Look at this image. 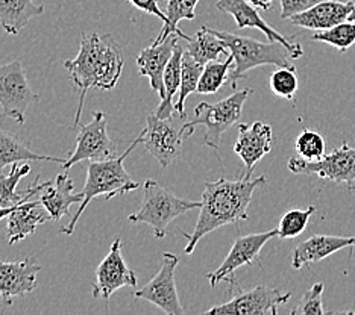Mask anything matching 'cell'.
Listing matches in <instances>:
<instances>
[{
  "label": "cell",
  "instance_id": "cell-1",
  "mask_svg": "<svg viewBox=\"0 0 355 315\" xmlns=\"http://www.w3.org/2000/svg\"><path fill=\"white\" fill-rule=\"evenodd\" d=\"M125 55L111 34L85 32L76 58L64 61L70 79L79 88V103L73 126H79L88 90H112L122 76Z\"/></svg>",
  "mask_w": 355,
  "mask_h": 315
},
{
  "label": "cell",
  "instance_id": "cell-2",
  "mask_svg": "<svg viewBox=\"0 0 355 315\" xmlns=\"http://www.w3.org/2000/svg\"><path fill=\"white\" fill-rule=\"evenodd\" d=\"M266 182H268L266 176H258L254 179L243 177L237 181L222 177L216 182H207L195 229L191 233H182L184 238L189 241L184 252L191 255L200 240L222 226L248 220V208L251 205L254 192L258 187L266 185Z\"/></svg>",
  "mask_w": 355,
  "mask_h": 315
},
{
  "label": "cell",
  "instance_id": "cell-3",
  "mask_svg": "<svg viewBox=\"0 0 355 315\" xmlns=\"http://www.w3.org/2000/svg\"><path fill=\"white\" fill-rule=\"evenodd\" d=\"M140 143L141 138L139 135V138L134 140L132 144L129 145L120 156L107 161H92V163L88 164L87 181L84 183L83 191H80L84 194V200L83 204L79 205L76 214L71 217L70 223L62 228V233H66V235H71V233H73L80 215L84 214L87 206L90 205V201L93 199L105 196V199L108 200L114 196H120V194L135 191L140 187V183L135 182L132 177L128 174L125 168V159Z\"/></svg>",
  "mask_w": 355,
  "mask_h": 315
},
{
  "label": "cell",
  "instance_id": "cell-4",
  "mask_svg": "<svg viewBox=\"0 0 355 315\" xmlns=\"http://www.w3.org/2000/svg\"><path fill=\"white\" fill-rule=\"evenodd\" d=\"M214 35L222 38L227 43L234 58V69L230 73V84L232 88L237 87L240 79H245L252 69L261 66L275 67H295V56L288 48L278 42L261 43L258 39L240 37L227 30H216L208 28Z\"/></svg>",
  "mask_w": 355,
  "mask_h": 315
},
{
  "label": "cell",
  "instance_id": "cell-5",
  "mask_svg": "<svg viewBox=\"0 0 355 315\" xmlns=\"http://www.w3.org/2000/svg\"><path fill=\"white\" fill-rule=\"evenodd\" d=\"M196 208H200V201L178 197L157 181L148 179L143 185L141 208L128 218L132 223L149 224L153 231V235L158 240H163L166 237L168 224L175 218L187 214Z\"/></svg>",
  "mask_w": 355,
  "mask_h": 315
},
{
  "label": "cell",
  "instance_id": "cell-6",
  "mask_svg": "<svg viewBox=\"0 0 355 315\" xmlns=\"http://www.w3.org/2000/svg\"><path fill=\"white\" fill-rule=\"evenodd\" d=\"M251 94V88H245V90H239L230 97H227V99L217 103H199L195 108V120L187 121V123H184L181 126L182 131L185 132V136H190L195 132L196 126L202 125L205 126L204 144L207 147L217 150L220 145L222 135L227 132L231 126L239 123L245 102Z\"/></svg>",
  "mask_w": 355,
  "mask_h": 315
},
{
  "label": "cell",
  "instance_id": "cell-7",
  "mask_svg": "<svg viewBox=\"0 0 355 315\" xmlns=\"http://www.w3.org/2000/svg\"><path fill=\"white\" fill-rule=\"evenodd\" d=\"M232 297L231 300L225 302L219 306L208 309L207 314L216 315H266L272 314L277 315L278 308L286 305L292 293L282 291L279 288H269V287H255L252 289H241L239 282L231 284Z\"/></svg>",
  "mask_w": 355,
  "mask_h": 315
},
{
  "label": "cell",
  "instance_id": "cell-8",
  "mask_svg": "<svg viewBox=\"0 0 355 315\" xmlns=\"http://www.w3.org/2000/svg\"><path fill=\"white\" fill-rule=\"evenodd\" d=\"M38 102L40 96L32 91L21 62L15 60L0 64V107L3 116L23 125L28 108Z\"/></svg>",
  "mask_w": 355,
  "mask_h": 315
},
{
  "label": "cell",
  "instance_id": "cell-9",
  "mask_svg": "<svg viewBox=\"0 0 355 315\" xmlns=\"http://www.w3.org/2000/svg\"><path fill=\"white\" fill-rule=\"evenodd\" d=\"M117 156L116 143L108 135V118L102 111L93 112V121L80 125L76 149L64 161L62 170H70L83 161H107Z\"/></svg>",
  "mask_w": 355,
  "mask_h": 315
},
{
  "label": "cell",
  "instance_id": "cell-10",
  "mask_svg": "<svg viewBox=\"0 0 355 315\" xmlns=\"http://www.w3.org/2000/svg\"><path fill=\"white\" fill-rule=\"evenodd\" d=\"M287 167L295 174H316L336 183H352L355 182V147L345 141L340 147L325 153L319 161L293 156L288 159Z\"/></svg>",
  "mask_w": 355,
  "mask_h": 315
},
{
  "label": "cell",
  "instance_id": "cell-11",
  "mask_svg": "<svg viewBox=\"0 0 355 315\" xmlns=\"http://www.w3.org/2000/svg\"><path fill=\"white\" fill-rule=\"evenodd\" d=\"M184 135L182 127H176L172 120L158 118L155 114H150L146 120V127L140 134V144L158 161L161 167L167 168L182 155Z\"/></svg>",
  "mask_w": 355,
  "mask_h": 315
},
{
  "label": "cell",
  "instance_id": "cell-12",
  "mask_svg": "<svg viewBox=\"0 0 355 315\" xmlns=\"http://www.w3.org/2000/svg\"><path fill=\"white\" fill-rule=\"evenodd\" d=\"M278 237V229H272L261 233H249V235L239 237L230 250V253L225 258L220 267L211 273L207 274L209 285L217 287L220 282L227 280L230 284L237 282L236 271L240 267L251 265L258 260L261 249L269 242L272 238Z\"/></svg>",
  "mask_w": 355,
  "mask_h": 315
},
{
  "label": "cell",
  "instance_id": "cell-13",
  "mask_svg": "<svg viewBox=\"0 0 355 315\" xmlns=\"http://www.w3.org/2000/svg\"><path fill=\"white\" fill-rule=\"evenodd\" d=\"M178 264H180V260L176 255L168 252L163 253L159 271L150 279L149 284L141 289L134 291V296L158 306L167 315H184L175 284V269Z\"/></svg>",
  "mask_w": 355,
  "mask_h": 315
},
{
  "label": "cell",
  "instance_id": "cell-14",
  "mask_svg": "<svg viewBox=\"0 0 355 315\" xmlns=\"http://www.w3.org/2000/svg\"><path fill=\"white\" fill-rule=\"evenodd\" d=\"M123 241L116 238L105 260L96 269L93 296L96 298H110L123 287H137V274L129 269L123 260Z\"/></svg>",
  "mask_w": 355,
  "mask_h": 315
},
{
  "label": "cell",
  "instance_id": "cell-15",
  "mask_svg": "<svg viewBox=\"0 0 355 315\" xmlns=\"http://www.w3.org/2000/svg\"><path fill=\"white\" fill-rule=\"evenodd\" d=\"M34 192V199L40 200L47 211H49L53 222H60L64 215H70L71 205H80L84 200V194H75V183L69 176V170L58 174L53 181L40 182V177L34 185L29 187Z\"/></svg>",
  "mask_w": 355,
  "mask_h": 315
},
{
  "label": "cell",
  "instance_id": "cell-16",
  "mask_svg": "<svg viewBox=\"0 0 355 315\" xmlns=\"http://www.w3.org/2000/svg\"><path fill=\"white\" fill-rule=\"evenodd\" d=\"M216 6L217 10H220L222 12L232 15L240 29H260L263 34L269 38V42H278L284 44L288 51L293 53L295 60L302 58L304 56L302 46L300 43H295L290 37L282 35L277 29H273L270 24L261 17L260 12L257 11V8L252 3H249L248 0H219Z\"/></svg>",
  "mask_w": 355,
  "mask_h": 315
},
{
  "label": "cell",
  "instance_id": "cell-17",
  "mask_svg": "<svg viewBox=\"0 0 355 315\" xmlns=\"http://www.w3.org/2000/svg\"><path fill=\"white\" fill-rule=\"evenodd\" d=\"M42 265L35 256H28L20 262L0 261V298L3 305H12L15 297H23L37 287V274Z\"/></svg>",
  "mask_w": 355,
  "mask_h": 315
},
{
  "label": "cell",
  "instance_id": "cell-18",
  "mask_svg": "<svg viewBox=\"0 0 355 315\" xmlns=\"http://www.w3.org/2000/svg\"><path fill=\"white\" fill-rule=\"evenodd\" d=\"M272 126L264 121H254L252 125H239V136L234 144V152L243 161L246 168L245 177L248 179L252 176L255 165L272 150Z\"/></svg>",
  "mask_w": 355,
  "mask_h": 315
},
{
  "label": "cell",
  "instance_id": "cell-19",
  "mask_svg": "<svg viewBox=\"0 0 355 315\" xmlns=\"http://www.w3.org/2000/svg\"><path fill=\"white\" fill-rule=\"evenodd\" d=\"M25 194L26 200H23L21 204L8 215V244H15V242L28 238L37 231L40 224L52 220L49 211L40 204V200L34 199V192H32L31 188H28Z\"/></svg>",
  "mask_w": 355,
  "mask_h": 315
},
{
  "label": "cell",
  "instance_id": "cell-20",
  "mask_svg": "<svg viewBox=\"0 0 355 315\" xmlns=\"http://www.w3.org/2000/svg\"><path fill=\"white\" fill-rule=\"evenodd\" d=\"M178 38L180 37L176 34H172L168 35L164 42H161L158 44L152 43L150 47L143 48L139 58H137V66H139L140 75L149 78L152 90L158 93L161 99H164L166 94L164 71L175 52V47L178 46Z\"/></svg>",
  "mask_w": 355,
  "mask_h": 315
},
{
  "label": "cell",
  "instance_id": "cell-21",
  "mask_svg": "<svg viewBox=\"0 0 355 315\" xmlns=\"http://www.w3.org/2000/svg\"><path fill=\"white\" fill-rule=\"evenodd\" d=\"M354 2L342 0H319V2L301 14L293 15L290 21L296 26L311 30H325L338 23L348 20Z\"/></svg>",
  "mask_w": 355,
  "mask_h": 315
},
{
  "label": "cell",
  "instance_id": "cell-22",
  "mask_svg": "<svg viewBox=\"0 0 355 315\" xmlns=\"http://www.w3.org/2000/svg\"><path fill=\"white\" fill-rule=\"evenodd\" d=\"M355 246V237H336V235H313L302 241L293 250L292 265L295 270H301L305 265L319 262L325 258L346 247Z\"/></svg>",
  "mask_w": 355,
  "mask_h": 315
},
{
  "label": "cell",
  "instance_id": "cell-23",
  "mask_svg": "<svg viewBox=\"0 0 355 315\" xmlns=\"http://www.w3.org/2000/svg\"><path fill=\"white\" fill-rule=\"evenodd\" d=\"M44 12L37 0H0V24L10 35H17L28 21Z\"/></svg>",
  "mask_w": 355,
  "mask_h": 315
},
{
  "label": "cell",
  "instance_id": "cell-24",
  "mask_svg": "<svg viewBox=\"0 0 355 315\" xmlns=\"http://www.w3.org/2000/svg\"><path fill=\"white\" fill-rule=\"evenodd\" d=\"M23 161H51V163L64 164V159L61 158L38 155V153L32 152L19 135L6 132L0 127V176H3L5 167L23 163Z\"/></svg>",
  "mask_w": 355,
  "mask_h": 315
},
{
  "label": "cell",
  "instance_id": "cell-25",
  "mask_svg": "<svg viewBox=\"0 0 355 315\" xmlns=\"http://www.w3.org/2000/svg\"><path fill=\"white\" fill-rule=\"evenodd\" d=\"M185 47H175V52L172 55L171 61H168L166 71H164V99H161L158 108L155 111V116L158 118L172 120V114L175 111L173 105V96L180 93L181 87V67H182V55Z\"/></svg>",
  "mask_w": 355,
  "mask_h": 315
},
{
  "label": "cell",
  "instance_id": "cell-26",
  "mask_svg": "<svg viewBox=\"0 0 355 315\" xmlns=\"http://www.w3.org/2000/svg\"><path fill=\"white\" fill-rule=\"evenodd\" d=\"M187 52L200 64H208L211 61H219L220 55H230L228 46L222 38L214 35L207 26H202L196 35L189 39Z\"/></svg>",
  "mask_w": 355,
  "mask_h": 315
},
{
  "label": "cell",
  "instance_id": "cell-27",
  "mask_svg": "<svg viewBox=\"0 0 355 315\" xmlns=\"http://www.w3.org/2000/svg\"><path fill=\"white\" fill-rule=\"evenodd\" d=\"M199 0H167L166 5V15H167V23L163 24V29L158 34V37L153 39V43H161L164 39L176 34L180 38L189 39L191 37H187L184 32L178 28V23L181 20H195L196 19V5Z\"/></svg>",
  "mask_w": 355,
  "mask_h": 315
},
{
  "label": "cell",
  "instance_id": "cell-28",
  "mask_svg": "<svg viewBox=\"0 0 355 315\" xmlns=\"http://www.w3.org/2000/svg\"><path fill=\"white\" fill-rule=\"evenodd\" d=\"M204 64L198 62L193 56L184 51L182 55V67H181V87H180V97H178V103L175 105V111L181 116L182 120L187 118V112H185L184 103L187 97L196 91L200 75L204 71Z\"/></svg>",
  "mask_w": 355,
  "mask_h": 315
},
{
  "label": "cell",
  "instance_id": "cell-29",
  "mask_svg": "<svg viewBox=\"0 0 355 315\" xmlns=\"http://www.w3.org/2000/svg\"><path fill=\"white\" fill-rule=\"evenodd\" d=\"M234 66V58L230 53L223 62L211 61L205 64L202 75H200L196 93L199 94H216L220 88L230 82V69Z\"/></svg>",
  "mask_w": 355,
  "mask_h": 315
},
{
  "label": "cell",
  "instance_id": "cell-30",
  "mask_svg": "<svg viewBox=\"0 0 355 315\" xmlns=\"http://www.w3.org/2000/svg\"><path fill=\"white\" fill-rule=\"evenodd\" d=\"M31 173V165L29 164H20L15 163L12 164L11 172L6 176H0V206L10 208V206H17L23 200H26L25 192H17V185L20 179H23L26 174Z\"/></svg>",
  "mask_w": 355,
  "mask_h": 315
},
{
  "label": "cell",
  "instance_id": "cell-31",
  "mask_svg": "<svg viewBox=\"0 0 355 315\" xmlns=\"http://www.w3.org/2000/svg\"><path fill=\"white\" fill-rule=\"evenodd\" d=\"M311 39L313 42L327 43L329 46H333L334 48H337L338 52L345 53L355 44V23L346 20L329 29L316 30L313 34Z\"/></svg>",
  "mask_w": 355,
  "mask_h": 315
},
{
  "label": "cell",
  "instance_id": "cell-32",
  "mask_svg": "<svg viewBox=\"0 0 355 315\" xmlns=\"http://www.w3.org/2000/svg\"><path fill=\"white\" fill-rule=\"evenodd\" d=\"M316 213V206H309L306 209H292L281 217L278 226V237L282 240L295 238L306 229L311 215Z\"/></svg>",
  "mask_w": 355,
  "mask_h": 315
},
{
  "label": "cell",
  "instance_id": "cell-33",
  "mask_svg": "<svg viewBox=\"0 0 355 315\" xmlns=\"http://www.w3.org/2000/svg\"><path fill=\"white\" fill-rule=\"evenodd\" d=\"M295 150L297 156L306 159V161H319L325 156L327 143L325 138L316 131H310V129H304V131L297 135L295 141Z\"/></svg>",
  "mask_w": 355,
  "mask_h": 315
},
{
  "label": "cell",
  "instance_id": "cell-34",
  "mask_svg": "<svg viewBox=\"0 0 355 315\" xmlns=\"http://www.w3.org/2000/svg\"><path fill=\"white\" fill-rule=\"evenodd\" d=\"M269 85L273 94L281 97V99L292 100L297 91V87H300L296 67H278V70L270 75Z\"/></svg>",
  "mask_w": 355,
  "mask_h": 315
},
{
  "label": "cell",
  "instance_id": "cell-35",
  "mask_svg": "<svg viewBox=\"0 0 355 315\" xmlns=\"http://www.w3.org/2000/svg\"><path fill=\"white\" fill-rule=\"evenodd\" d=\"M324 284L318 282L309 291H305L304 296L297 300L295 308L292 309V315H324L327 314L324 308Z\"/></svg>",
  "mask_w": 355,
  "mask_h": 315
},
{
  "label": "cell",
  "instance_id": "cell-36",
  "mask_svg": "<svg viewBox=\"0 0 355 315\" xmlns=\"http://www.w3.org/2000/svg\"><path fill=\"white\" fill-rule=\"evenodd\" d=\"M319 0H279L281 3V19H292L293 15L310 10Z\"/></svg>",
  "mask_w": 355,
  "mask_h": 315
},
{
  "label": "cell",
  "instance_id": "cell-37",
  "mask_svg": "<svg viewBox=\"0 0 355 315\" xmlns=\"http://www.w3.org/2000/svg\"><path fill=\"white\" fill-rule=\"evenodd\" d=\"M128 2L132 6H135L137 10L143 11L144 14L155 15V17H158L161 21H163V24L167 23V15H166V12L159 10L158 0H128Z\"/></svg>",
  "mask_w": 355,
  "mask_h": 315
},
{
  "label": "cell",
  "instance_id": "cell-38",
  "mask_svg": "<svg viewBox=\"0 0 355 315\" xmlns=\"http://www.w3.org/2000/svg\"><path fill=\"white\" fill-rule=\"evenodd\" d=\"M249 3H252L255 8H260L263 11H269L273 0H248Z\"/></svg>",
  "mask_w": 355,
  "mask_h": 315
},
{
  "label": "cell",
  "instance_id": "cell-39",
  "mask_svg": "<svg viewBox=\"0 0 355 315\" xmlns=\"http://www.w3.org/2000/svg\"><path fill=\"white\" fill-rule=\"evenodd\" d=\"M19 206V205H17ZM17 206H10V208H3V206H0V222L3 220V218H6L8 215H10L15 208Z\"/></svg>",
  "mask_w": 355,
  "mask_h": 315
},
{
  "label": "cell",
  "instance_id": "cell-40",
  "mask_svg": "<svg viewBox=\"0 0 355 315\" xmlns=\"http://www.w3.org/2000/svg\"><path fill=\"white\" fill-rule=\"evenodd\" d=\"M348 20L355 23V2H354V6H352V10H351V12H349V17H348Z\"/></svg>",
  "mask_w": 355,
  "mask_h": 315
},
{
  "label": "cell",
  "instance_id": "cell-41",
  "mask_svg": "<svg viewBox=\"0 0 355 315\" xmlns=\"http://www.w3.org/2000/svg\"><path fill=\"white\" fill-rule=\"evenodd\" d=\"M348 191H349V192H355V185L349 183V187H348Z\"/></svg>",
  "mask_w": 355,
  "mask_h": 315
}]
</instances>
